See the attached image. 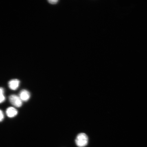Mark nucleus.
Masks as SVG:
<instances>
[{"instance_id":"nucleus-7","label":"nucleus","mask_w":147,"mask_h":147,"mask_svg":"<svg viewBox=\"0 0 147 147\" xmlns=\"http://www.w3.org/2000/svg\"><path fill=\"white\" fill-rule=\"evenodd\" d=\"M4 118V115L2 111L0 110V122H1Z\"/></svg>"},{"instance_id":"nucleus-1","label":"nucleus","mask_w":147,"mask_h":147,"mask_svg":"<svg viewBox=\"0 0 147 147\" xmlns=\"http://www.w3.org/2000/svg\"><path fill=\"white\" fill-rule=\"evenodd\" d=\"M88 142V138L86 134L83 133L79 134L77 136L75 143L79 147H84L86 146Z\"/></svg>"},{"instance_id":"nucleus-5","label":"nucleus","mask_w":147,"mask_h":147,"mask_svg":"<svg viewBox=\"0 0 147 147\" xmlns=\"http://www.w3.org/2000/svg\"><path fill=\"white\" fill-rule=\"evenodd\" d=\"M6 112L7 115L9 117H15L18 113L17 110L13 107H10L7 108Z\"/></svg>"},{"instance_id":"nucleus-4","label":"nucleus","mask_w":147,"mask_h":147,"mask_svg":"<svg viewBox=\"0 0 147 147\" xmlns=\"http://www.w3.org/2000/svg\"><path fill=\"white\" fill-rule=\"evenodd\" d=\"M20 81L18 79H13L10 81L8 83V86L11 89L15 90L19 87Z\"/></svg>"},{"instance_id":"nucleus-3","label":"nucleus","mask_w":147,"mask_h":147,"mask_svg":"<svg viewBox=\"0 0 147 147\" xmlns=\"http://www.w3.org/2000/svg\"><path fill=\"white\" fill-rule=\"evenodd\" d=\"M19 96L22 101H27L30 98V93L26 90H22L20 92Z\"/></svg>"},{"instance_id":"nucleus-2","label":"nucleus","mask_w":147,"mask_h":147,"mask_svg":"<svg viewBox=\"0 0 147 147\" xmlns=\"http://www.w3.org/2000/svg\"><path fill=\"white\" fill-rule=\"evenodd\" d=\"M9 101L12 105L16 107H20L22 105V101L19 96L16 95H12L9 97Z\"/></svg>"},{"instance_id":"nucleus-6","label":"nucleus","mask_w":147,"mask_h":147,"mask_svg":"<svg viewBox=\"0 0 147 147\" xmlns=\"http://www.w3.org/2000/svg\"><path fill=\"white\" fill-rule=\"evenodd\" d=\"M4 90L2 88H0V103L4 102L5 97L4 95Z\"/></svg>"},{"instance_id":"nucleus-8","label":"nucleus","mask_w":147,"mask_h":147,"mask_svg":"<svg viewBox=\"0 0 147 147\" xmlns=\"http://www.w3.org/2000/svg\"><path fill=\"white\" fill-rule=\"evenodd\" d=\"M58 0H49L48 1L49 3L51 4H54L58 2Z\"/></svg>"}]
</instances>
